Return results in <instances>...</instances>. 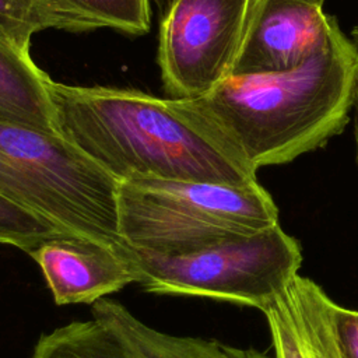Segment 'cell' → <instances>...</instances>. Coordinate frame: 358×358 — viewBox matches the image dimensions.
Masks as SVG:
<instances>
[{
  "label": "cell",
  "mask_w": 358,
  "mask_h": 358,
  "mask_svg": "<svg viewBox=\"0 0 358 358\" xmlns=\"http://www.w3.org/2000/svg\"><path fill=\"white\" fill-rule=\"evenodd\" d=\"M59 134L116 180L250 185L257 171L190 99L49 80Z\"/></svg>",
  "instance_id": "1"
},
{
  "label": "cell",
  "mask_w": 358,
  "mask_h": 358,
  "mask_svg": "<svg viewBox=\"0 0 358 358\" xmlns=\"http://www.w3.org/2000/svg\"><path fill=\"white\" fill-rule=\"evenodd\" d=\"M358 85V48L338 27L292 70L229 74L190 99L256 171L323 147L350 119Z\"/></svg>",
  "instance_id": "2"
},
{
  "label": "cell",
  "mask_w": 358,
  "mask_h": 358,
  "mask_svg": "<svg viewBox=\"0 0 358 358\" xmlns=\"http://www.w3.org/2000/svg\"><path fill=\"white\" fill-rule=\"evenodd\" d=\"M117 215L123 243L158 256L193 253L280 224L278 208L259 182L122 180Z\"/></svg>",
  "instance_id": "3"
},
{
  "label": "cell",
  "mask_w": 358,
  "mask_h": 358,
  "mask_svg": "<svg viewBox=\"0 0 358 358\" xmlns=\"http://www.w3.org/2000/svg\"><path fill=\"white\" fill-rule=\"evenodd\" d=\"M117 186L119 180L62 134L0 123V194L64 231L124 245Z\"/></svg>",
  "instance_id": "4"
},
{
  "label": "cell",
  "mask_w": 358,
  "mask_h": 358,
  "mask_svg": "<svg viewBox=\"0 0 358 358\" xmlns=\"http://www.w3.org/2000/svg\"><path fill=\"white\" fill-rule=\"evenodd\" d=\"M137 284L151 294L229 301L264 312L298 274L301 246L280 224L178 256H158L124 245Z\"/></svg>",
  "instance_id": "5"
},
{
  "label": "cell",
  "mask_w": 358,
  "mask_h": 358,
  "mask_svg": "<svg viewBox=\"0 0 358 358\" xmlns=\"http://www.w3.org/2000/svg\"><path fill=\"white\" fill-rule=\"evenodd\" d=\"M249 0H172L159 24L158 64L169 98L196 99L227 78Z\"/></svg>",
  "instance_id": "6"
},
{
  "label": "cell",
  "mask_w": 358,
  "mask_h": 358,
  "mask_svg": "<svg viewBox=\"0 0 358 358\" xmlns=\"http://www.w3.org/2000/svg\"><path fill=\"white\" fill-rule=\"evenodd\" d=\"M218 341L150 327L110 298L92 303L91 319L43 333L31 358H215Z\"/></svg>",
  "instance_id": "7"
},
{
  "label": "cell",
  "mask_w": 358,
  "mask_h": 358,
  "mask_svg": "<svg viewBox=\"0 0 358 358\" xmlns=\"http://www.w3.org/2000/svg\"><path fill=\"white\" fill-rule=\"evenodd\" d=\"M323 0H249L231 74L280 73L298 67L327 39L337 20Z\"/></svg>",
  "instance_id": "8"
},
{
  "label": "cell",
  "mask_w": 358,
  "mask_h": 358,
  "mask_svg": "<svg viewBox=\"0 0 358 358\" xmlns=\"http://www.w3.org/2000/svg\"><path fill=\"white\" fill-rule=\"evenodd\" d=\"M28 255L42 270L57 305H92L137 282V271L124 253V245L67 234L41 243Z\"/></svg>",
  "instance_id": "9"
},
{
  "label": "cell",
  "mask_w": 358,
  "mask_h": 358,
  "mask_svg": "<svg viewBox=\"0 0 358 358\" xmlns=\"http://www.w3.org/2000/svg\"><path fill=\"white\" fill-rule=\"evenodd\" d=\"M327 294L296 274L263 312L274 358H340L329 319Z\"/></svg>",
  "instance_id": "10"
},
{
  "label": "cell",
  "mask_w": 358,
  "mask_h": 358,
  "mask_svg": "<svg viewBox=\"0 0 358 358\" xmlns=\"http://www.w3.org/2000/svg\"><path fill=\"white\" fill-rule=\"evenodd\" d=\"M49 80L29 52L0 36V123L59 133Z\"/></svg>",
  "instance_id": "11"
},
{
  "label": "cell",
  "mask_w": 358,
  "mask_h": 358,
  "mask_svg": "<svg viewBox=\"0 0 358 358\" xmlns=\"http://www.w3.org/2000/svg\"><path fill=\"white\" fill-rule=\"evenodd\" d=\"M49 28L87 32L112 28L130 35L147 34L150 0H35Z\"/></svg>",
  "instance_id": "12"
},
{
  "label": "cell",
  "mask_w": 358,
  "mask_h": 358,
  "mask_svg": "<svg viewBox=\"0 0 358 358\" xmlns=\"http://www.w3.org/2000/svg\"><path fill=\"white\" fill-rule=\"evenodd\" d=\"M67 234L53 221L0 194V243L29 253L41 243Z\"/></svg>",
  "instance_id": "13"
},
{
  "label": "cell",
  "mask_w": 358,
  "mask_h": 358,
  "mask_svg": "<svg viewBox=\"0 0 358 358\" xmlns=\"http://www.w3.org/2000/svg\"><path fill=\"white\" fill-rule=\"evenodd\" d=\"M49 28V22L35 0H0V36L29 52L35 32Z\"/></svg>",
  "instance_id": "14"
},
{
  "label": "cell",
  "mask_w": 358,
  "mask_h": 358,
  "mask_svg": "<svg viewBox=\"0 0 358 358\" xmlns=\"http://www.w3.org/2000/svg\"><path fill=\"white\" fill-rule=\"evenodd\" d=\"M329 319L340 358H358V310L330 299Z\"/></svg>",
  "instance_id": "15"
},
{
  "label": "cell",
  "mask_w": 358,
  "mask_h": 358,
  "mask_svg": "<svg viewBox=\"0 0 358 358\" xmlns=\"http://www.w3.org/2000/svg\"><path fill=\"white\" fill-rule=\"evenodd\" d=\"M215 358H274V357H268L253 348H238V347L220 343Z\"/></svg>",
  "instance_id": "16"
},
{
  "label": "cell",
  "mask_w": 358,
  "mask_h": 358,
  "mask_svg": "<svg viewBox=\"0 0 358 358\" xmlns=\"http://www.w3.org/2000/svg\"><path fill=\"white\" fill-rule=\"evenodd\" d=\"M354 109H355V144H357V159H358V85L354 99Z\"/></svg>",
  "instance_id": "17"
},
{
  "label": "cell",
  "mask_w": 358,
  "mask_h": 358,
  "mask_svg": "<svg viewBox=\"0 0 358 358\" xmlns=\"http://www.w3.org/2000/svg\"><path fill=\"white\" fill-rule=\"evenodd\" d=\"M351 36H352V42H354V45L358 48V25H355V27L352 28Z\"/></svg>",
  "instance_id": "18"
},
{
  "label": "cell",
  "mask_w": 358,
  "mask_h": 358,
  "mask_svg": "<svg viewBox=\"0 0 358 358\" xmlns=\"http://www.w3.org/2000/svg\"><path fill=\"white\" fill-rule=\"evenodd\" d=\"M323 1H324V0H323Z\"/></svg>",
  "instance_id": "19"
}]
</instances>
